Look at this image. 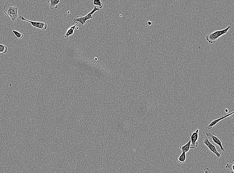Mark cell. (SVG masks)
I'll return each instance as SVG.
<instances>
[{
	"label": "cell",
	"instance_id": "16",
	"mask_svg": "<svg viewBox=\"0 0 234 173\" xmlns=\"http://www.w3.org/2000/svg\"><path fill=\"white\" fill-rule=\"evenodd\" d=\"M234 162H233L232 164H229L228 163V164H226V165L225 166V168H226V169H230L231 173H234Z\"/></svg>",
	"mask_w": 234,
	"mask_h": 173
},
{
	"label": "cell",
	"instance_id": "19",
	"mask_svg": "<svg viewBox=\"0 0 234 173\" xmlns=\"http://www.w3.org/2000/svg\"><path fill=\"white\" fill-rule=\"evenodd\" d=\"M225 111L226 112H228V109H226Z\"/></svg>",
	"mask_w": 234,
	"mask_h": 173
},
{
	"label": "cell",
	"instance_id": "15",
	"mask_svg": "<svg viewBox=\"0 0 234 173\" xmlns=\"http://www.w3.org/2000/svg\"><path fill=\"white\" fill-rule=\"evenodd\" d=\"M94 6H98L99 8H103V4L100 0H94Z\"/></svg>",
	"mask_w": 234,
	"mask_h": 173
},
{
	"label": "cell",
	"instance_id": "9",
	"mask_svg": "<svg viewBox=\"0 0 234 173\" xmlns=\"http://www.w3.org/2000/svg\"><path fill=\"white\" fill-rule=\"evenodd\" d=\"M60 1L59 0H49L48 1L49 4L50 9L52 10L56 9L58 8V4L59 3Z\"/></svg>",
	"mask_w": 234,
	"mask_h": 173
},
{
	"label": "cell",
	"instance_id": "17",
	"mask_svg": "<svg viewBox=\"0 0 234 173\" xmlns=\"http://www.w3.org/2000/svg\"><path fill=\"white\" fill-rule=\"evenodd\" d=\"M204 173H210V170L209 169L208 167H207L204 170Z\"/></svg>",
	"mask_w": 234,
	"mask_h": 173
},
{
	"label": "cell",
	"instance_id": "3",
	"mask_svg": "<svg viewBox=\"0 0 234 173\" xmlns=\"http://www.w3.org/2000/svg\"><path fill=\"white\" fill-rule=\"evenodd\" d=\"M99 10V9L97 8L96 6L94 7V8L88 14L87 16L85 17H82L81 16H77L76 18L73 19V21L74 23H79L82 24V25H84L86 23L87 20L90 19H92V15L95 12Z\"/></svg>",
	"mask_w": 234,
	"mask_h": 173
},
{
	"label": "cell",
	"instance_id": "7",
	"mask_svg": "<svg viewBox=\"0 0 234 173\" xmlns=\"http://www.w3.org/2000/svg\"><path fill=\"white\" fill-rule=\"evenodd\" d=\"M199 129H197L190 135V141L191 142V148L192 149H194L198 146V143L197 142L199 138Z\"/></svg>",
	"mask_w": 234,
	"mask_h": 173
},
{
	"label": "cell",
	"instance_id": "5",
	"mask_svg": "<svg viewBox=\"0 0 234 173\" xmlns=\"http://www.w3.org/2000/svg\"><path fill=\"white\" fill-rule=\"evenodd\" d=\"M209 138L207 137V136H204L203 139V143L205 145L207 146V147L209 148V150L211 152L213 153L216 155L217 157L218 158H220L221 157V153L218 152L216 149L215 146L209 142Z\"/></svg>",
	"mask_w": 234,
	"mask_h": 173
},
{
	"label": "cell",
	"instance_id": "13",
	"mask_svg": "<svg viewBox=\"0 0 234 173\" xmlns=\"http://www.w3.org/2000/svg\"><path fill=\"white\" fill-rule=\"evenodd\" d=\"M8 48L5 45L0 44V53L6 54L8 51Z\"/></svg>",
	"mask_w": 234,
	"mask_h": 173
},
{
	"label": "cell",
	"instance_id": "12",
	"mask_svg": "<svg viewBox=\"0 0 234 173\" xmlns=\"http://www.w3.org/2000/svg\"><path fill=\"white\" fill-rule=\"evenodd\" d=\"M186 153L184 152H182L181 155L179 156L178 158V161L180 164H184L186 161Z\"/></svg>",
	"mask_w": 234,
	"mask_h": 173
},
{
	"label": "cell",
	"instance_id": "11",
	"mask_svg": "<svg viewBox=\"0 0 234 173\" xmlns=\"http://www.w3.org/2000/svg\"><path fill=\"white\" fill-rule=\"evenodd\" d=\"M191 141H189L188 142L185 144V145L180 146V149L181 150L182 152H184L185 153L188 152L190 150V148H191Z\"/></svg>",
	"mask_w": 234,
	"mask_h": 173
},
{
	"label": "cell",
	"instance_id": "2",
	"mask_svg": "<svg viewBox=\"0 0 234 173\" xmlns=\"http://www.w3.org/2000/svg\"><path fill=\"white\" fill-rule=\"evenodd\" d=\"M231 28V26H228L227 28L224 30L216 31L209 35H207L206 36L207 41L209 43L212 44L216 43L218 38L227 33L228 31Z\"/></svg>",
	"mask_w": 234,
	"mask_h": 173
},
{
	"label": "cell",
	"instance_id": "4",
	"mask_svg": "<svg viewBox=\"0 0 234 173\" xmlns=\"http://www.w3.org/2000/svg\"><path fill=\"white\" fill-rule=\"evenodd\" d=\"M19 18L21 20L27 22L31 24V25L34 27L37 28L42 30H45L47 29L48 25L47 24L44 22H39L27 20L24 18L23 16H19Z\"/></svg>",
	"mask_w": 234,
	"mask_h": 173
},
{
	"label": "cell",
	"instance_id": "14",
	"mask_svg": "<svg viewBox=\"0 0 234 173\" xmlns=\"http://www.w3.org/2000/svg\"><path fill=\"white\" fill-rule=\"evenodd\" d=\"M13 32L14 34L16 37L18 38L19 40H21L23 38V34L21 33L18 31L15 30H13Z\"/></svg>",
	"mask_w": 234,
	"mask_h": 173
},
{
	"label": "cell",
	"instance_id": "6",
	"mask_svg": "<svg viewBox=\"0 0 234 173\" xmlns=\"http://www.w3.org/2000/svg\"><path fill=\"white\" fill-rule=\"evenodd\" d=\"M206 135L207 137H208L209 138H211L214 142L219 146L220 150L223 151V152H225V148L223 146L222 143L218 137L217 135L214 132H207L206 133Z\"/></svg>",
	"mask_w": 234,
	"mask_h": 173
},
{
	"label": "cell",
	"instance_id": "10",
	"mask_svg": "<svg viewBox=\"0 0 234 173\" xmlns=\"http://www.w3.org/2000/svg\"><path fill=\"white\" fill-rule=\"evenodd\" d=\"M79 23H77L75 25L71 26V27L68 29L66 33L64 35V37L65 38H68L70 36L73 35L74 33L75 27L78 25V24Z\"/></svg>",
	"mask_w": 234,
	"mask_h": 173
},
{
	"label": "cell",
	"instance_id": "1",
	"mask_svg": "<svg viewBox=\"0 0 234 173\" xmlns=\"http://www.w3.org/2000/svg\"><path fill=\"white\" fill-rule=\"evenodd\" d=\"M4 6L3 9L4 13L10 20L14 23L18 18V6L4 1Z\"/></svg>",
	"mask_w": 234,
	"mask_h": 173
},
{
	"label": "cell",
	"instance_id": "8",
	"mask_svg": "<svg viewBox=\"0 0 234 173\" xmlns=\"http://www.w3.org/2000/svg\"><path fill=\"white\" fill-rule=\"evenodd\" d=\"M234 113V112H232L230 113L225 114H224L223 116L221 117L220 118L215 119V120L211 121L210 123H209V125L207 126V129L209 130H210V129L213 128L214 126H215L219 121L228 117L232 115Z\"/></svg>",
	"mask_w": 234,
	"mask_h": 173
},
{
	"label": "cell",
	"instance_id": "18",
	"mask_svg": "<svg viewBox=\"0 0 234 173\" xmlns=\"http://www.w3.org/2000/svg\"><path fill=\"white\" fill-rule=\"evenodd\" d=\"M147 23H148V24L149 25H152V22L151 21H149Z\"/></svg>",
	"mask_w": 234,
	"mask_h": 173
}]
</instances>
